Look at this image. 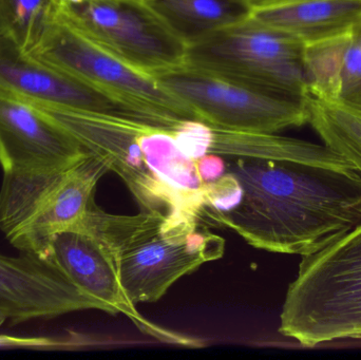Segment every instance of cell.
Returning a JSON list of instances; mask_svg holds the SVG:
<instances>
[{
    "label": "cell",
    "mask_w": 361,
    "mask_h": 360,
    "mask_svg": "<svg viewBox=\"0 0 361 360\" xmlns=\"http://www.w3.org/2000/svg\"><path fill=\"white\" fill-rule=\"evenodd\" d=\"M76 225L107 249L135 304L159 302L179 279L225 253L224 239L190 216L142 211L116 215L93 200Z\"/></svg>",
    "instance_id": "7a4b0ae2"
},
{
    "label": "cell",
    "mask_w": 361,
    "mask_h": 360,
    "mask_svg": "<svg viewBox=\"0 0 361 360\" xmlns=\"http://www.w3.org/2000/svg\"><path fill=\"white\" fill-rule=\"evenodd\" d=\"M61 0H0V36L23 53L56 18Z\"/></svg>",
    "instance_id": "ac0fdd59"
},
{
    "label": "cell",
    "mask_w": 361,
    "mask_h": 360,
    "mask_svg": "<svg viewBox=\"0 0 361 360\" xmlns=\"http://www.w3.org/2000/svg\"><path fill=\"white\" fill-rule=\"evenodd\" d=\"M188 46L252 17L247 0H146Z\"/></svg>",
    "instance_id": "9a60e30c"
},
{
    "label": "cell",
    "mask_w": 361,
    "mask_h": 360,
    "mask_svg": "<svg viewBox=\"0 0 361 360\" xmlns=\"http://www.w3.org/2000/svg\"><path fill=\"white\" fill-rule=\"evenodd\" d=\"M27 101L69 132L86 151L107 162L110 171L123 180L142 211L191 216L147 162L140 135L144 127L150 125Z\"/></svg>",
    "instance_id": "9c48e42d"
},
{
    "label": "cell",
    "mask_w": 361,
    "mask_h": 360,
    "mask_svg": "<svg viewBox=\"0 0 361 360\" xmlns=\"http://www.w3.org/2000/svg\"><path fill=\"white\" fill-rule=\"evenodd\" d=\"M0 88L34 103L116 116L159 128L171 129L179 122L37 63L2 36Z\"/></svg>",
    "instance_id": "30bf717a"
},
{
    "label": "cell",
    "mask_w": 361,
    "mask_h": 360,
    "mask_svg": "<svg viewBox=\"0 0 361 360\" xmlns=\"http://www.w3.org/2000/svg\"><path fill=\"white\" fill-rule=\"evenodd\" d=\"M57 16L114 56L145 73L185 61L187 44L146 0L59 2Z\"/></svg>",
    "instance_id": "52a82bcc"
},
{
    "label": "cell",
    "mask_w": 361,
    "mask_h": 360,
    "mask_svg": "<svg viewBox=\"0 0 361 360\" xmlns=\"http://www.w3.org/2000/svg\"><path fill=\"white\" fill-rule=\"evenodd\" d=\"M250 4H252V8H261V6H267V4L273 2L274 0H247Z\"/></svg>",
    "instance_id": "ffe728a7"
},
{
    "label": "cell",
    "mask_w": 361,
    "mask_h": 360,
    "mask_svg": "<svg viewBox=\"0 0 361 360\" xmlns=\"http://www.w3.org/2000/svg\"><path fill=\"white\" fill-rule=\"evenodd\" d=\"M355 35L305 44L303 66L307 94L326 101L339 99L345 53Z\"/></svg>",
    "instance_id": "e0dca14e"
},
{
    "label": "cell",
    "mask_w": 361,
    "mask_h": 360,
    "mask_svg": "<svg viewBox=\"0 0 361 360\" xmlns=\"http://www.w3.org/2000/svg\"><path fill=\"white\" fill-rule=\"evenodd\" d=\"M226 171L239 184V202L205 219L256 249L305 257L361 223V177L354 169L233 158Z\"/></svg>",
    "instance_id": "6da1fadb"
},
{
    "label": "cell",
    "mask_w": 361,
    "mask_h": 360,
    "mask_svg": "<svg viewBox=\"0 0 361 360\" xmlns=\"http://www.w3.org/2000/svg\"><path fill=\"white\" fill-rule=\"evenodd\" d=\"M89 152L31 104L0 88V165L4 173L71 166Z\"/></svg>",
    "instance_id": "4fadbf2b"
},
{
    "label": "cell",
    "mask_w": 361,
    "mask_h": 360,
    "mask_svg": "<svg viewBox=\"0 0 361 360\" xmlns=\"http://www.w3.org/2000/svg\"><path fill=\"white\" fill-rule=\"evenodd\" d=\"M279 332L310 348L361 340V223L302 257L286 292Z\"/></svg>",
    "instance_id": "3957f363"
},
{
    "label": "cell",
    "mask_w": 361,
    "mask_h": 360,
    "mask_svg": "<svg viewBox=\"0 0 361 360\" xmlns=\"http://www.w3.org/2000/svg\"><path fill=\"white\" fill-rule=\"evenodd\" d=\"M309 123L326 147L345 159L361 177V109L307 94Z\"/></svg>",
    "instance_id": "2e32d148"
},
{
    "label": "cell",
    "mask_w": 361,
    "mask_h": 360,
    "mask_svg": "<svg viewBox=\"0 0 361 360\" xmlns=\"http://www.w3.org/2000/svg\"><path fill=\"white\" fill-rule=\"evenodd\" d=\"M152 76L195 120L216 128L278 133L309 123L305 99L259 90L186 63Z\"/></svg>",
    "instance_id": "8992f818"
},
{
    "label": "cell",
    "mask_w": 361,
    "mask_h": 360,
    "mask_svg": "<svg viewBox=\"0 0 361 360\" xmlns=\"http://www.w3.org/2000/svg\"><path fill=\"white\" fill-rule=\"evenodd\" d=\"M305 44L250 17L188 44L184 63L292 99L307 94Z\"/></svg>",
    "instance_id": "5b68a950"
},
{
    "label": "cell",
    "mask_w": 361,
    "mask_h": 360,
    "mask_svg": "<svg viewBox=\"0 0 361 360\" xmlns=\"http://www.w3.org/2000/svg\"><path fill=\"white\" fill-rule=\"evenodd\" d=\"M108 171L107 162L89 154L63 168L4 173L0 230L21 253L44 255L55 234L84 218Z\"/></svg>",
    "instance_id": "277c9868"
},
{
    "label": "cell",
    "mask_w": 361,
    "mask_h": 360,
    "mask_svg": "<svg viewBox=\"0 0 361 360\" xmlns=\"http://www.w3.org/2000/svg\"><path fill=\"white\" fill-rule=\"evenodd\" d=\"M337 101L351 106V107L361 109V80L357 84L345 90Z\"/></svg>",
    "instance_id": "d6986e66"
},
{
    "label": "cell",
    "mask_w": 361,
    "mask_h": 360,
    "mask_svg": "<svg viewBox=\"0 0 361 360\" xmlns=\"http://www.w3.org/2000/svg\"><path fill=\"white\" fill-rule=\"evenodd\" d=\"M42 257L59 268L82 293L99 302L106 313L125 315L142 333L165 344L188 348L202 346L197 338L145 318L127 295L107 249L80 226L55 234Z\"/></svg>",
    "instance_id": "8fae6325"
},
{
    "label": "cell",
    "mask_w": 361,
    "mask_h": 360,
    "mask_svg": "<svg viewBox=\"0 0 361 360\" xmlns=\"http://www.w3.org/2000/svg\"><path fill=\"white\" fill-rule=\"evenodd\" d=\"M86 310L105 312L42 256L0 254V321L20 323Z\"/></svg>",
    "instance_id": "7c38bea8"
},
{
    "label": "cell",
    "mask_w": 361,
    "mask_h": 360,
    "mask_svg": "<svg viewBox=\"0 0 361 360\" xmlns=\"http://www.w3.org/2000/svg\"><path fill=\"white\" fill-rule=\"evenodd\" d=\"M25 54L165 118L195 120L154 76L121 61L59 16Z\"/></svg>",
    "instance_id": "ba28073f"
},
{
    "label": "cell",
    "mask_w": 361,
    "mask_h": 360,
    "mask_svg": "<svg viewBox=\"0 0 361 360\" xmlns=\"http://www.w3.org/2000/svg\"><path fill=\"white\" fill-rule=\"evenodd\" d=\"M281 1H288V0H274L273 2H271V4H275V2H281Z\"/></svg>",
    "instance_id": "44dd1931"
},
{
    "label": "cell",
    "mask_w": 361,
    "mask_h": 360,
    "mask_svg": "<svg viewBox=\"0 0 361 360\" xmlns=\"http://www.w3.org/2000/svg\"><path fill=\"white\" fill-rule=\"evenodd\" d=\"M252 18L303 44L361 31V0H288L254 8Z\"/></svg>",
    "instance_id": "5bb4252c"
}]
</instances>
